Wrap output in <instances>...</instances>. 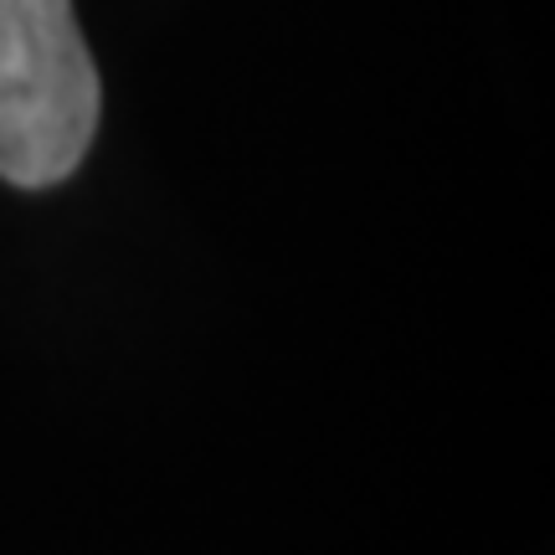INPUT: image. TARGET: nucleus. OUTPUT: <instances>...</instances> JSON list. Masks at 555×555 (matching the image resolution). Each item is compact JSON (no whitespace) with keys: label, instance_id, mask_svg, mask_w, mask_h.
<instances>
[{"label":"nucleus","instance_id":"nucleus-1","mask_svg":"<svg viewBox=\"0 0 555 555\" xmlns=\"http://www.w3.org/2000/svg\"><path fill=\"white\" fill-rule=\"evenodd\" d=\"M99 67L73 0H0V180L57 185L99 134Z\"/></svg>","mask_w":555,"mask_h":555}]
</instances>
